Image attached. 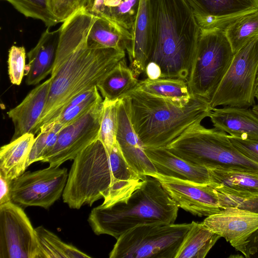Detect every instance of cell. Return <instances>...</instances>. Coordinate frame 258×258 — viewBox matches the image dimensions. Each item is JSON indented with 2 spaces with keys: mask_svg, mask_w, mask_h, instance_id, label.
<instances>
[{
  "mask_svg": "<svg viewBox=\"0 0 258 258\" xmlns=\"http://www.w3.org/2000/svg\"><path fill=\"white\" fill-rule=\"evenodd\" d=\"M97 17L80 9L59 27L48 96L34 135L47 130L72 99L96 86L125 57L124 50L89 47L88 33Z\"/></svg>",
  "mask_w": 258,
  "mask_h": 258,
  "instance_id": "1",
  "label": "cell"
},
{
  "mask_svg": "<svg viewBox=\"0 0 258 258\" xmlns=\"http://www.w3.org/2000/svg\"><path fill=\"white\" fill-rule=\"evenodd\" d=\"M150 2L152 42L147 63L159 66L160 78L186 81L201 33L193 10L186 0Z\"/></svg>",
  "mask_w": 258,
  "mask_h": 258,
  "instance_id": "2",
  "label": "cell"
},
{
  "mask_svg": "<svg viewBox=\"0 0 258 258\" xmlns=\"http://www.w3.org/2000/svg\"><path fill=\"white\" fill-rule=\"evenodd\" d=\"M127 97L131 120L144 148L167 147L191 126L209 117V101L194 96L175 101L133 89Z\"/></svg>",
  "mask_w": 258,
  "mask_h": 258,
  "instance_id": "3",
  "label": "cell"
},
{
  "mask_svg": "<svg viewBox=\"0 0 258 258\" xmlns=\"http://www.w3.org/2000/svg\"><path fill=\"white\" fill-rule=\"evenodd\" d=\"M178 208L159 181L147 176L125 196L94 208L88 222L95 234H107L117 239L142 224L174 223Z\"/></svg>",
  "mask_w": 258,
  "mask_h": 258,
  "instance_id": "4",
  "label": "cell"
},
{
  "mask_svg": "<svg viewBox=\"0 0 258 258\" xmlns=\"http://www.w3.org/2000/svg\"><path fill=\"white\" fill-rule=\"evenodd\" d=\"M63 202L71 209L91 206L96 201L116 198L109 154L97 139L74 159L62 194Z\"/></svg>",
  "mask_w": 258,
  "mask_h": 258,
  "instance_id": "5",
  "label": "cell"
},
{
  "mask_svg": "<svg viewBox=\"0 0 258 258\" xmlns=\"http://www.w3.org/2000/svg\"><path fill=\"white\" fill-rule=\"evenodd\" d=\"M187 162L207 168L258 172V163L244 156L228 134L201 123L187 130L166 147Z\"/></svg>",
  "mask_w": 258,
  "mask_h": 258,
  "instance_id": "6",
  "label": "cell"
},
{
  "mask_svg": "<svg viewBox=\"0 0 258 258\" xmlns=\"http://www.w3.org/2000/svg\"><path fill=\"white\" fill-rule=\"evenodd\" d=\"M234 53L224 29H201L186 80L192 96L209 101L224 78Z\"/></svg>",
  "mask_w": 258,
  "mask_h": 258,
  "instance_id": "7",
  "label": "cell"
},
{
  "mask_svg": "<svg viewBox=\"0 0 258 258\" xmlns=\"http://www.w3.org/2000/svg\"><path fill=\"white\" fill-rule=\"evenodd\" d=\"M191 223H152L126 231L116 240L110 258H175Z\"/></svg>",
  "mask_w": 258,
  "mask_h": 258,
  "instance_id": "8",
  "label": "cell"
},
{
  "mask_svg": "<svg viewBox=\"0 0 258 258\" xmlns=\"http://www.w3.org/2000/svg\"><path fill=\"white\" fill-rule=\"evenodd\" d=\"M257 71L258 37L234 53L228 71L209 101L212 108L253 106Z\"/></svg>",
  "mask_w": 258,
  "mask_h": 258,
  "instance_id": "9",
  "label": "cell"
},
{
  "mask_svg": "<svg viewBox=\"0 0 258 258\" xmlns=\"http://www.w3.org/2000/svg\"><path fill=\"white\" fill-rule=\"evenodd\" d=\"M68 174L66 168L50 166L24 172L12 181L11 201L22 208L48 209L62 195Z\"/></svg>",
  "mask_w": 258,
  "mask_h": 258,
  "instance_id": "10",
  "label": "cell"
},
{
  "mask_svg": "<svg viewBox=\"0 0 258 258\" xmlns=\"http://www.w3.org/2000/svg\"><path fill=\"white\" fill-rule=\"evenodd\" d=\"M35 228L23 208L12 201L0 205V258H39Z\"/></svg>",
  "mask_w": 258,
  "mask_h": 258,
  "instance_id": "11",
  "label": "cell"
},
{
  "mask_svg": "<svg viewBox=\"0 0 258 258\" xmlns=\"http://www.w3.org/2000/svg\"><path fill=\"white\" fill-rule=\"evenodd\" d=\"M103 102L96 103L87 113L62 128L53 148L41 161L50 166H60L98 139L103 113Z\"/></svg>",
  "mask_w": 258,
  "mask_h": 258,
  "instance_id": "12",
  "label": "cell"
},
{
  "mask_svg": "<svg viewBox=\"0 0 258 258\" xmlns=\"http://www.w3.org/2000/svg\"><path fill=\"white\" fill-rule=\"evenodd\" d=\"M156 178L176 204L195 216L208 217L221 211L217 190L209 184L165 176L158 173Z\"/></svg>",
  "mask_w": 258,
  "mask_h": 258,
  "instance_id": "13",
  "label": "cell"
},
{
  "mask_svg": "<svg viewBox=\"0 0 258 258\" xmlns=\"http://www.w3.org/2000/svg\"><path fill=\"white\" fill-rule=\"evenodd\" d=\"M202 223L247 257L248 241L258 229V213L236 208H227L207 217Z\"/></svg>",
  "mask_w": 258,
  "mask_h": 258,
  "instance_id": "14",
  "label": "cell"
},
{
  "mask_svg": "<svg viewBox=\"0 0 258 258\" xmlns=\"http://www.w3.org/2000/svg\"><path fill=\"white\" fill-rule=\"evenodd\" d=\"M116 142L125 160L138 175L144 178L157 173L133 127L126 96L118 101Z\"/></svg>",
  "mask_w": 258,
  "mask_h": 258,
  "instance_id": "15",
  "label": "cell"
},
{
  "mask_svg": "<svg viewBox=\"0 0 258 258\" xmlns=\"http://www.w3.org/2000/svg\"><path fill=\"white\" fill-rule=\"evenodd\" d=\"M201 29H222L258 11V0H186Z\"/></svg>",
  "mask_w": 258,
  "mask_h": 258,
  "instance_id": "16",
  "label": "cell"
},
{
  "mask_svg": "<svg viewBox=\"0 0 258 258\" xmlns=\"http://www.w3.org/2000/svg\"><path fill=\"white\" fill-rule=\"evenodd\" d=\"M131 33L132 43L127 53L130 68L138 78L145 71L151 47L152 17L150 0H140Z\"/></svg>",
  "mask_w": 258,
  "mask_h": 258,
  "instance_id": "17",
  "label": "cell"
},
{
  "mask_svg": "<svg viewBox=\"0 0 258 258\" xmlns=\"http://www.w3.org/2000/svg\"><path fill=\"white\" fill-rule=\"evenodd\" d=\"M51 81L49 78L34 88L19 105L7 112L14 125V133L11 141L25 134L32 133L44 110Z\"/></svg>",
  "mask_w": 258,
  "mask_h": 258,
  "instance_id": "18",
  "label": "cell"
},
{
  "mask_svg": "<svg viewBox=\"0 0 258 258\" xmlns=\"http://www.w3.org/2000/svg\"><path fill=\"white\" fill-rule=\"evenodd\" d=\"M209 117L215 128L229 135L258 140V117L250 107H216Z\"/></svg>",
  "mask_w": 258,
  "mask_h": 258,
  "instance_id": "19",
  "label": "cell"
},
{
  "mask_svg": "<svg viewBox=\"0 0 258 258\" xmlns=\"http://www.w3.org/2000/svg\"><path fill=\"white\" fill-rule=\"evenodd\" d=\"M144 150L157 173L198 183L210 185V176L206 167L192 165L175 155L166 147L144 148Z\"/></svg>",
  "mask_w": 258,
  "mask_h": 258,
  "instance_id": "20",
  "label": "cell"
},
{
  "mask_svg": "<svg viewBox=\"0 0 258 258\" xmlns=\"http://www.w3.org/2000/svg\"><path fill=\"white\" fill-rule=\"evenodd\" d=\"M59 34V28L51 31L47 27L42 33L36 45L28 52L29 62L25 69L27 85H35L51 74Z\"/></svg>",
  "mask_w": 258,
  "mask_h": 258,
  "instance_id": "21",
  "label": "cell"
},
{
  "mask_svg": "<svg viewBox=\"0 0 258 258\" xmlns=\"http://www.w3.org/2000/svg\"><path fill=\"white\" fill-rule=\"evenodd\" d=\"M211 184L216 190L241 196L258 197V172L207 168Z\"/></svg>",
  "mask_w": 258,
  "mask_h": 258,
  "instance_id": "22",
  "label": "cell"
},
{
  "mask_svg": "<svg viewBox=\"0 0 258 258\" xmlns=\"http://www.w3.org/2000/svg\"><path fill=\"white\" fill-rule=\"evenodd\" d=\"M34 135L25 134L11 141L0 149V175L13 181L25 172L26 162L34 142Z\"/></svg>",
  "mask_w": 258,
  "mask_h": 258,
  "instance_id": "23",
  "label": "cell"
},
{
  "mask_svg": "<svg viewBox=\"0 0 258 258\" xmlns=\"http://www.w3.org/2000/svg\"><path fill=\"white\" fill-rule=\"evenodd\" d=\"M132 33L106 18L97 17L87 37L89 47L92 48H112L130 50Z\"/></svg>",
  "mask_w": 258,
  "mask_h": 258,
  "instance_id": "24",
  "label": "cell"
},
{
  "mask_svg": "<svg viewBox=\"0 0 258 258\" xmlns=\"http://www.w3.org/2000/svg\"><path fill=\"white\" fill-rule=\"evenodd\" d=\"M139 80L127 67L125 58L121 59L96 86L101 95L109 100L124 96L135 89Z\"/></svg>",
  "mask_w": 258,
  "mask_h": 258,
  "instance_id": "25",
  "label": "cell"
},
{
  "mask_svg": "<svg viewBox=\"0 0 258 258\" xmlns=\"http://www.w3.org/2000/svg\"><path fill=\"white\" fill-rule=\"evenodd\" d=\"M175 258H204L221 237L203 223L191 222Z\"/></svg>",
  "mask_w": 258,
  "mask_h": 258,
  "instance_id": "26",
  "label": "cell"
},
{
  "mask_svg": "<svg viewBox=\"0 0 258 258\" xmlns=\"http://www.w3.org/2000/svg\"><path fill=\"white\" fill-rule=\"evenodd\" d=\"M134 89L178 102H187L192 97L186 81L181 79L146 78L139 81Z\"/></svg>",
  "mask_w": 258,
  "mask_h": 258,
  "instance_id": "27",
  "label": "cell"
},
{
  "mask_svg": "<svg viewBox=\"0 0 258 258\" xmlns=\"http://www.w3.org/2000/svg\"><path fill=\"white\" fill-rule=\"evenodd\" d=\"M35 230L39 244V258L91 257L74 246L63 242L42 226Z\"/></svg>",
  "mask_w": 258,
  "mask_h": 258,
  "instance_id": "28",
  "label": "cell"
},
{
  "mask_svg": "<svg viewBox=\"0 0 258 258\" xmlns=\"http://www.w3.org/2000/svg\"><path fill=\"white\" fill-rule=\"evenodd\" d=\"M234 53L258 37V11L246 14L224 29Z\"/></svg>",
  "mask_w": 258,
  "mask_h": 258,
  "instance_id": "29",
  "label": "cell"
},
{
  "mask_svg": "<svg viewBox=\"0 0 258 258\" xmlns=\"http://www.w3.org/2000/svg\"><path fill=\"white\" fill-rule=\"evenodd\" d=\"M98 91L95 86L74 97L50 126L57 124L63 128L87 113L96 103L103 100Z\"/></svg>",
  "mask_w": 258,
  "mask_h": 258,
  "instance_id": "30",
  "label": "cell"
},
{
  "mask_svg": "<svg viewBox=\"0 0 258 258\" xmlns=\"http://www.w3.org/2000/svg\"><path fill=\"white\" fill-rule=\"evenodd\" d=\"M10 4L17 11L27 18L42 21L49 28L58 22L53 15L50 0H2Z\"/></svg>",
  "mask_w": 258,
  "mask_h": 258,
  "instance_id": "31",
  "label": "cell"
},
{
  "mask_svg": "<svg viewBox=\"0 0 258 258\" xmlns=\"http://www.w3.org/2000/svg\"><path fill=\"white\" fill-rule=\"evenodd\" d=\"M118 100L104 99L103 102V113L97 139L103 143L109 154L116 142Z\"/></svg>",
  "mask_w": 258,
  "mask_h": 258,
  "instance_id": "32",
  "label": "cell"
},
{
  "mask_svg": "<svg viewBox=\"0 0 258 258\" xmlns=\"http://www.w3.org/2000/svg\"><path fill=\"white\" fill-rule=\"evenodd\" d=\"M62 127L57 124H52L47 130L40 132L35 138L26 162V168L32 163L41 161L55 145Z\"/></svg>",
  "mask_w": 258,
  "mask_h": 258,
  "instance_id": "33",
  "label": "cell"
},
{
  "mask_svg": "<svg viewBox=\"0 0 258 258\" xmlns=\"http://www.w3.org/2000/svg\"><path fill=\"white\" fill-rule=\"evenodd\" d=\"M139 4L140 0H123L118 6L105 10L100 17L112 21L131 32Z\"/></svg>",
  "mask_w": 258,
  "mask_h": 258,
  "instance_id": "34",
  "label": "cell"
},
{
  "mask_svg": "<svg viewBox=\"0 0 258 258\" xmlns=\"http://www.w3.org/2000/svg\"><path fill=\"white\" fill-rule=\"evenodd\" d=\"M25 60L24 47L12 46L9 50L8 63L9 76L12 84H21L25 76Z\"/></svg>",
  "mask_w": 258,
  "mask_h": 258,
  "instance_id": "35",
  "label": "cell"
},
{
  "mask_svg": "<svg viewBox=\"0 0 258 258\" xmlns=\"http://www.w3.org/2000/svg\"><path fill=\"white\" fill-rule=\"evenodd\" d=\"M217 192L221 209L233 207L258 213V197Z\"/></svg>",
  "mask_w": 258,
  "mask_h": 258,
  "instance_id": "36",
  "label": "cell"
},
{
  "mask_svg": "<svg viewBox=\"0 0 258 258\" xmlns=\"http://www.w3.org/2000/svg\"><path fill=\"white\" fill-rule=\"evenodd\" d=\"M233 145L244 156L258 163V140L242 139L228 135Z\"/></svg>",
  "mask_w": 258,
  "mask_h": 258,
  "instance_id": "37",
  "label": "cell"
},
{
  "mask_svg": "<svg viewBox=\"0 0 258 258\" xmlns=\"http://www.w3.org/2000/svg\"><path fill=\"white\" fill-rule=\"evenodd\" d=\"M50 6L58 23L64 22L76 12L75 0H50Z\"/></svg>",
  "mask_w": 258,
  "mask_h": 258,
  "instance_id": "38",
  "label": "cell"
},
{
  "mask_svg": "<svg viewBox=\"0 0 258 258\" xmlns=\"http://www.w3.org/2000/svg\"><path fill=\"white\" fill-rule=\"evenodd\" d=\"M12 181L5 178L0 175V205L12 201L11 197V185Z\"/></svg>",
  "mask_w": 258,
  "mask_h": 258,
  "instance_id": "39",
  "label": "cell"
},
{
  "mask_svg": "<svg viewBox=\"0 0 258 258\" xmlns=\"http://www.w3.org/2000/svg\"><path fill=\"white\" fill-rule=\"evenodd\" d=\"M247 257H258V229L250 236L247 245Z\"/></svg>",
  "mask_w": 258,
  "mask_h": 258,
  "instance_id": "40",
  "label": "cell"
},
{
  "mask_svg": "<svg viewBox=\"0 0 258 258\" xmlns=\"http://www.w3.org/2000/svg\"><path fill=\"white\" fill-rule=\"evenodd\" d=\"M145 73L147 78L155 80L161 78V70L159 66L155 62H149L145 68Z\"/></svg>",
  "mask_w": 258,
  "mask_h": 258,
  "instance_id": "41",
  "label": "cell"
},
{
  "mask_svg": "<svg viewBox=\"0 0 258 258\" xmlns=\"http://www.w3.org/2000/svg\"><path fill=\"white\" fill-rule=\"evenodd\" d=\"M88 0H75L76 11L85 9Z\"/></svg>",
  "mask_w": 258,
  "mask_h": 258,
  "instance_id": "42",
  "label": "cell"
},
{
  "mask_svg": "<svg viewBox=\"0 0 258 258\" xmlns=\"http://www.w3.org/2000/svg\"><path fill=\"white\" fill-rule=\"evenodd\" d=\"M251 110L258 117V103L252 106Z\"/></svg>",
  "mask_w": 258,
  "mask_h": 258,
  "instance_id": "43",
  "label": "cell"
},
{
  "mask_svg": "<svg viewBox=\"0 0 258 258\" xmlns=\"http://www.w3.org/2000/svg\"><path fill=\"white\" fill-rule=\"evenodd\" d=\"M258 89V71L257 74V77L256 80V90Z\"/></svg>",
  "mask_w": 258,
  "mask_h": 258,
  "instance_id": "44",
  "label": "cell"
},
{
  "mask_svg": "<svg viewBox=\"0 0 258 258\" xmlns=\"http://www.w3.org/2000/svg\"><path fill=\"white\" fill-rule=\"evenodd\" d=\"M255 98L257 99L258 102V89H256L255 91Z\"/></svg>",
  "mask_w": 258,
  "mask_h": 258,
  "instance_id": "45",
  "label": "cell"
}]
</instances>
